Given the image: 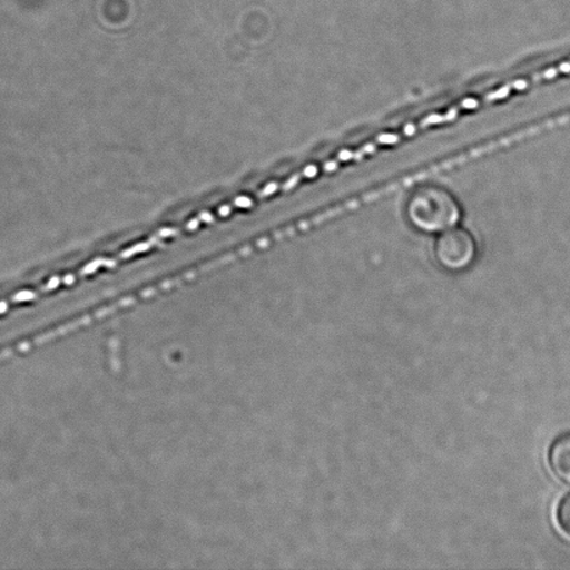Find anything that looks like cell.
Returning a JSON list of instances; mask_svg holds the SVG:
<instances>
[{"label": "cell", "instance_id": "obj_3", "mask_svg": "<svg viewBox=\"0 0 570 570\" xmlns=\"http://www.w3.org/2000/svg\"><path fill=\"white\" fill-rule=\"evenodd\" d=\"M556 518L558 528L570 539V493L563 495L561 501L558 502Z\"/></svg>", "mask_w": 570, "mask_h": 570}, {"label": "cell", "instance_id": "obj_2", "mask_svg": "<svg viewBox=\"0 0 570 570\" xmlns=\"http://www.w3.org/2000/svg\"><path fill=\"white\" fill-rule=\"evenodd\" d=\"M549 465L552 473L570 488V432L552 441L549 450Z\"/></svg>", "mask_w": 570, "mask_h": 570}, {"label": "cell", "instance_id": "obj_1", "mask_svg": "<svg viewBox=\"0 0 570 570\" xmlns=\"http://www.w3.org/2000/svg\"><path fill=\"white\" fill-rule=\"evenodd\" d=\"M474 255L473 244L468 239H441L438 248V258L441 265L451 272H461L472 264Z\"/></svg>", "mask_w": 570, "mask_h": 570}]
</instances>
